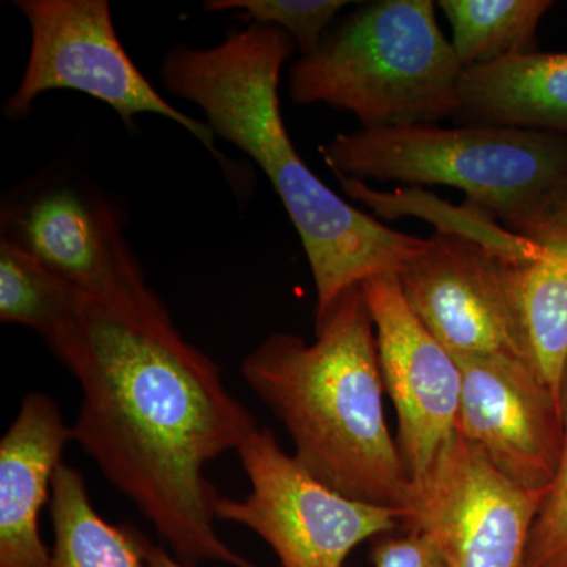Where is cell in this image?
<instances>
[{"mask_svg": "<svg viewBox=\"0 0 567 567\" xmlns=\"http://www.w3.org/2000/svg\"><path fill=\"white\" fill-rule=\"evenodd\" d=\"M338 177L445 185L506 230L532 241L567 204V136L439 123L360 128L320 147Z\"/></svg>", "mask_w": 567, "mask_h": 567, "instance_id": "277c9868", "label": "cell"}, {"mask_svg": "<svg viewBox=\"0 0 567 567\" xmlns=\"http://www.w3.org/2000/svg\"><path fill=\"white\" fill-rule=\"evenodd\" d=\"M454 118L567 136V52L537 51L464 69Z\"/></svg>", "mask_w": 567, "mask_h": 567, "instance_id": "5bb4252c", "label": "cell"}, {"mask_svg": "<svg viewBox=\"0 0 567 567\" xmlns=\"http://www.w3.org/2000/svg\"><path fill=\"white\" fill-rule=\"evenodd\" d=\"M346 0H210L207 11H244L257 24L275 25L298 43L301 55L311 54L327 35Z\"/></svg>", "mask_w": 567, "mask_h": 567, "instance_id": "d6986e66", "label": "cell"}, {"mask_svg": "<svg viewBox=\"0 0 567 567\" xmlns=\"http://www.w3.org/2000/svg\"><path fill=\"white\" fill-rule=\"evenodd\" d=\"M3 235L87 297L107 303L153 293L106 200L70 188L39 194L3 213Z\"/></svg>", "mask_w": 567, "mask_h": 567, "instance_id": "7c38bea8", "label": "cell"}, {"mask_svg": "<svg viewBox=\"0 0 567 567\" xmlns=\"http://www.w3.org/2000/svg\"><path fill=\"white\" fill-rule=\"evenodd\" d=\"M372 563L374 567H446L434 543L421 533L380 540Z\"/></svg>", "mask_w": 567, "mask_h": 567, "instance_id": "44dd1931", "label": "cell"}, {"mask_svg": "<svg viewBox=\"0 0 567 567\" xmlns=\"http://www.w3.org/2000/svg\"><path fill=\"white\" fill-rule=\"evenodd\" d=\"M246 385L286 427L293 456L347 498L398 511L415 487L388 429L374 320L363 287L316 317V341L275 333L241 361ZM401 520V524H402Z\"/></svg>", "mask_w": 567, "mask_h": 567, "instance_id": "3957f363", "label": "cell"}, {"mask_svg": "<svg viewBox=\"0 0 567 567\" xmlns=\"http://www.w3.org/2000/svg\"><path fill=\"white\" fill-rule=\"evenodd\" d=\"M134 535H136L142 557H144L147 567H188L183 565L182 561H178V558L171 555L166 548L155 546V544L151 543V540L142 535V533L137 532V529H134Z\"/></svg>", "mask_w": 567, "mask_h": 567, "instance_id": "7402d4cb", "label": "cell"}, {"mask_svg": "<svg viewBox=\"0 0 567 567\" xmlns=\"http://www.w3.org/2000/svg\"><path fill=\"white\" fill-rule=\"evenodd\" d=\"M69 442L73 431L58 402L37 391L25 395L0 440V567L50 565L39 517Z\"/></svg>", "mask_w": 567, "mask_h": 567, "instance_id": "4fadbf2b", "label": "cell"}, {"mask_svg": "<svg viewBox=\"0 0 567 567\" xmlns=\"http://www.w3.org/2000/svg\"><path fill=\"white\" fill-rule=\"evenodd\" d=\"M456 361L458 435L518 487L546 491L565 445L561 401L522 358L476 354Z\"/></svg>", "mask_w": 567, "mask_h": 567, "instance_id": "8fae6325", "label": "cell"}, {"mask_svg": "<svg viewBox=\"0 0 567 567\" xmlns=\"http://www.w3.org/2000/svg\"><path fill=\"white\" fill-rule=\"evenodd\" d=\"M402 527L434 543L446 567H524L544 492L518 487L457 434L421 483Z\"/></svg>", "mask_w": 567, "mask_h": 567, "instance_id": "ba28073f", "label": "cell"}, {"mask_svg": "<svg viewBox=\"0 0 567 567\" xmlns=\"http://www.w3.org/2000/svg\"><path fill=\"white\" fill-rule=\"evenodd\" d=\"M517 265L481 241L436 229L398 279L417 319L454 358L502 353L527 361L514 297Z\"/></svg>", "mask_w": 567, "mask_h": 567, "instance_id": "9c48e42d", "label": "cell"}, {"mask_svg": "<svg viewBox=\"0 0 567 567\" xmlns=\"http://www.w3.org/2000/svg\"><path fill=\"white\" fill-rule=\"evenodd\" d=\"M76 379L73 442L185 563L259 567L215 528L219 492L205 476L259 427L221 369L186 341L158 295L87 297L47 341Z\"/></svg>", "mask_w": 567, "mask_h": 567, "instance_id": "6da1fadb", "label": "cell"}, {"mask_svg": "<svg viewBox=\"0 0 567 567\" xmlns=\"http://www.w3.org/2000/svg\"><path fill=\"white\" fill-rule=\"evenodd\" d=\"M361 287L374 320L383 388L398 416L395 442L417 484L458 434L461 368L406 303L398 275L375 276Z\"/></svg>", "mask_w": 567, "mask_h": 567, "instance_id": "30bf717a", "label": "cell"}, {"mask_svg": "<svg viewBox=\"0 0 567 567\" xmlns=\"http://www.w3.org/2000/svg\"><path fill=\"white\" fill-rule=\"evenodd\" d=\"M464 66L432 0L365 3L290 69L295 104L352 112L361 128L456 117Z\"/></svg>", "mask_w": 567, "mask_h": 567, "instance_id": "5b68a950", "label": "cell"}, {"mask_svg": "<svg viewBox=\"0 0 567 567\" xmlns=\"http://www.w3.org/2000/svg\"><path fill=\"white\" fill-rule=\"evenodd\" d=\"M565 445L529 532L524 567H567V365L561 383Z\"/></svg>", "mask_w": 567, "mask_h": 567, "instance_id": "ffe728a7", "label": "cell"}, {"mask_svg": "<svg viewBox=\"0 0 567 567\" xmlns=\"http://www.w3.org/2000/svg\"><path fill=\"white\" fill-rule=\"evenodd\" d=\"M85 293L52 271L28 249L0 244V320L51 338L80 308Z\"/></svg>", "mask_w": 567, "mask_h": 567, "instance_id": "ac0fdd59", "label": "cell"}, {"mask_svg": "<svg viewBox=\"0 0 567 567\" xmlns=\"http://www.w3.org/2000/svg\"><path fill=\"white\" fill-rule=\"evenodd\" d=\"M540 254L516 267L514 297L528 364L561 401L567 365V204L533 238Z\"/></svg>", "mask_w": 567, "mask_h": 567, "instance_id": "9a60e30c", "label": "cell"}, {"mask_svg": "<svg viewBox=\"0 0 567 567\" xmlns=\"http://www.w3.org/2000/svg\"><path fill=\"white\" fill-rule=\"evenodd\" d=\"M292 51L289 33L254 22L208 50L173 48L162 80L167 92L203 110L215 136L251 156L267 175L303 244L319 317L352 287L398 275L423 251L425 238L365 215L306 166L279 107V78Z\"/></svg>", "mask_w": 567, "mask_h": 567, "instance_id": "7a4b0ae2", "label": "cell"}, {"mask_svg": "<svg viewBox=\"0 0 567 567\" xmlns=\"http://www.w3.org/2000/svg\"><path fill=\"white\" fill-rule=\"evenodd\" d=\"M237 454L251 492L241 499L219 495L216 520L251 529L282 567H344L364 540L401 525L398 511L324 486L279 446L270 429L257 427Z\"/></svg>", "mask_w": 567, "mask_h": 567, "instance_id": "8992f818", "label": "cell"}, {"mask_svg": "<svg viewBox=\"0 0 567 567\" xmlns=\"http://www.w3.org/2000/svg\"><path fill=\"white\" fill-rule=\"evenodd\" d=\"M464 69L537 52L536 33L550 0H440Z\"/></svg>", "mask_w": 567, "mask_h": 567, "instance_id": "e0dca14e", "label": "cell"}, {"mask_svg": "<svg viewBox=\"0 0 567 567\" xmlns=\"http://www.w3.org/2000/svg\"><path fill=\"white\" fill-rule=\"evenodd\" d=\"M54 532L48 567H147L133 527H115L100 516L84 476L61 464L52 480Z\"/></svg>", "mask_w": 567, "mask_h": 567, "instance_id": "2e32d148", "label": "cell"}, {"mask_svg": "<svg viewBox=\"0 0 567 567\" xmlns=\"http://www.w3.org/2000/svg\"><path fill=\"white\" fill-rule=\"evenodd\" d=\"M31 25L28 65L7 103L10 117L32 110L41 93L70 89L106 103L133 126L140 114H156L188 130L215 155V133L166 102L134 65L112 22L106 0H20Z\"/></svg>", "mask_w": 567, "mask_h": 567, "instance_id": "52a82bcc", "label": "cell"}]
</instances>
